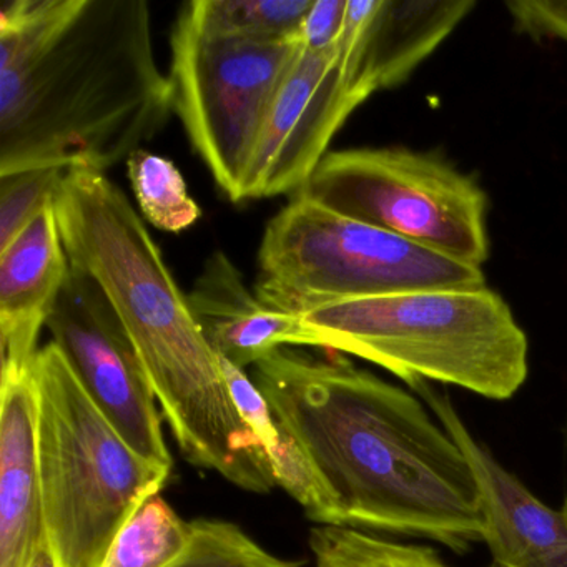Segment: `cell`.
<instances>
[{
  "label": "cell",
  "instance_id": "6da1fadb",
  "mask_svg": "<svg viewBox=\"0 0 567 567\" xmlns=\"http://www.w3.org/2000/svg\"><path fill=\"white\" fill-rule=\"evenodd\" d=\"M254 368L313 471L317 524L427 537L456 554L483 540L473 467L414 394L333 351L280 348Z\"/></svg>",
  "mask_w": 567,
  "mask_h": 567
},
{
  "label": "cell",
  "instance_id": "7a4b0ae2",
  "mask_svg": "<svg viewBox=\"0 0 567 567\" xmlns=\"http://www.w3.org/2000/svg\"><path fill=\"white\" fill-rule=\"evenodd\" d=\"M174 112L145 0H8L0 8V177L104 174Z\"/></svg>",
  "mask_w": 567,
  "mask_h": 567
},
{
  "label": "cell",
  "instance_id": "3957f363",
  "mask_svg": "<svg viewBox=\"0 0 567 567\" xmlns=\"http://www.w3.org/2000/svg\"><path fill=\"white\" fill-rule=\"evenodd\" d=\"M54 212L69 261L111 301L185 460L270 493L267 451L235 410L188 295L124 190L101 172L68 171Z\"/></svg>",
  "mask_w": 567,
  "mask_h": 567
},
{
  "label": "cell",
  "instance_id": "277c9868",
  "mask_svg": "<svg viewBox=\"0 0 567 567\" xmlns=\"http://www.w3.org/2000/svg\"><path fill=\"white\" fill-rule=\"evenodd\" d=\"M298 317L320 350L370 361L406 384H453L509 400L529 371L526 333L487 285L337 301Z\"/></svg>",
  "mask_w": 567,
  "mask_h": 567
},
{
  "label": "cell",
  "instance_id": "5b68a950",
  "mask_svg": "<svg viewBox=\"0 0 567 567\" xmlns=\"http://www.w3.org/2000/svg\"><path fill=\"white\" fill-rule=\"evenodd\" d=\"M38 457L45 540L59 567H101L171 471L135 453L89 398L54 341L39 350Z\"/></svg>",
  "mask_w": 567,
  "mask_h": 567
},
{
  "label": "cell",
  "instance_id": "8992f818",
  "mask_svg": "<svg viewBox=\"0 0 567 567\" xmlns=\"http://www.w3.org/2000/svg\"><path fill=\"white\" fill-rule=\"evenodd\" d=\"M483 285V268L293 195L265 227L255 293L274 310L301 315L337 301Z\"/></svg>",
  "mask_w": 567,
  "mask_h": 567
},
{
  "label": "cell",
  "instance_id": "52a82bcc",
  "mask_svg": "<svg viewBox=\"0 0 567 567\" xmlns=\"http://www.w3.org/2000/svg\"><path fill=\"white\" fill-rule=\"evenodd\" d=\"M295 195L460 264L483 268L489 258L486 194L436 154L330 152Z\"/></svg>",
  "mask_w": 567,
  "mask_h": 567
},
{
  "label": "cell",
  "instance_id": "ba28073f",
  "mask_svg": "<svg viewBox=\"0 0 567 567\" xmlns=\"http://www.w3.org/2000/svg\"><path fill=\"white\" fill-rule=\"evenodd\" d=\"M300 41L260 42L218 34L190 2L171 35L174 112L228 200L240 204L245 175Z\"/></svg>",
  "mask_w": 567,
  "mask_h": 567
},
{
  "label": "cell",
  "instance_id": "9c48e42d",
  "mask_svg": "<svg viewBox=\"0 0 567 567\" xmlns=\"http://www.w3.org/2000/svg\"><path fill=\"white\" fill-rule=\"evenodd\" d=\"M48 330L85 393L128 446L172 470L158 401L141 358L111 301L81 268L71 265Z\"/></svg>",
  "mask_w": 567,
  "mask_h": 567
},
{
  "label": "cell",
  "instance_id": "30bf717a",
  "mask_svg": "<svg viewBox=\"0 0 567 567\" xmlns=\"http://www.w3.org/2000/svg\"><path fill=\"white\" fill-rule=\"evenodd\" d=\"M363 102L348 85L338 49L313 54L301 48L268 112L241 202L300 192Z\"/></svg>",
  "mask_w": 567,
  "mask_h": 567
},
{
  "label": "cell",
  "instance_id": "8fae6325",
  "mask_svg": "<svg viewBox=\"0 0 567 567\" xmlns=\"http://www.w3.org/2000/svg\"><path fill=\"white\" fill-rule=\"evenodd\" d=\"M408 386L430 406L473 467L489 567H567V499L560 509L546 506L477 443L447 394L426 381Z\"/></svg>",
  "mask_w": 567,
  "mask_h": 567
},
{
  "label": "cell",
  "instance_id": "7c38bea8",
  "mask_svg": "<svg viewBox=\"0 0 567 567\" xmlns=\"http://www.w3.org/2000/svg\"><path fill=\"white\" fill-rule=\"evenodd\" d=\"M474 8V0H348L338 52L351 91L367 101L406 82Z\"/></svg>",
  "mask_w": 567,
  "mask_h": 567
},
{
  "label": "cell",
  "instance_id": "4fadbf2b",
  "mask_svg": "<svg viewBox=\"0 0 567 567\" xmlns=\"http://www.w3.org/2000/svg\"><path fill=\"white\" fill-rule=\"evenodd\" d=\"M71 261L54 204L0 251V351L2 370H29L38 357Z\"/></svg>",
  "mask_w": 567,
  "mask_h": 567
},
{
  "label": "cell",
  "instance_id": "5bb4252c",
  "mask_svg": "<svg viewBox=\"0 0 567 567\" xmlns=\"http://www.w3.org/2000/svg\"><path fill=\"white\" fill-rule=\"evenodd\" d=\"M44 543L34 373L32 368L2 370L0 567H29Z\"/></svg>",
  "mask_w": 567,
  "mask_h": 567
},
{
  "label": "cell",
  "instance_id": "9a60e30c",
  "mask_svg": "<svg viewBox=\"0 0 567 567\" xmlns=\"http://www.w3.org/2000/svg\"><path fill=\"white\" fill-rule=\"evenodd\" d=\"M187 295L215 353L237 367H255L280 348H317L315 334L303 320L267 307L224 251L207 258Z\"/></svg>",
  "mask_w": 567,
  "mask_h": 567
},
{
  "label": "cell",
  "instance_id": "2e32d148",
  "mask_svg": "<svg viewBox=\"0 0 567 567\" xmlns=\"http://www.w3.org/2000/svg\"><path fill=\"white\" fill-rule=\"evenodd\" d=\"M190 534L192 523L155 494L122 527L101 567H168L184 553Z\"/></svg>",
  "mask_w": 567,
  "mask_h": 567
},
{
  "label": "cell",
  "instance_id": "e0dca14e",
  "mask_svg": "<svg viewBox=\"0 0 567 567\" xmlns=\"http://www.w3.org/2000/svg\"><path fill=\"white\" fill-rule=\"evenodd\" d=\"M205 28L260 42L300 41L313 0H194Z\"/></svg>",
  "mask_w": 567,
  "mask_h": 567
},
{
  "label": "cell",
  "instance_id": "ac0fdd59",
  "mask_svg": "<svg viewBox=\"0 0 567 567\" xmlns=\"http://www.w3.org/2000/svg\"><path fill=\"white\" fill-rule=\"evenodd\" d=\"M127 175L138 208L152 227L181 234L202 217L184 175L168 158L138 148L128 157Z\"/></svg>",
  "mask_w": 567,
  "mask_h": 567
},
{
  "label": "cell",
  "instance_id": "d6986e66",
  "mask_svg": "<svg viewBox=\"0 0 567 567\" xmlns=\"http://www.w3.org/2000/svg\"><path fill=\"white\" fill-rule=\"evenodd\" d=\"M315 567H447L430 547L381 539L347 526L310 530Z\"/></svg>",
  "mask_w": 567,
  "mask_h": 567
},
{
  "label": "cell",
  "instance_id": "ffe728a7",
  "mask_svg": "<svg viewBox=\"0 0 567 567\" xmlns=\"http://www.w3.org/2000/svg\"><path fill=\"white\" fill-rule=\"evenodd\" d=\"M168 567H301V563L268 553L237 524L195 519L187 547Z\"/></svg>",
  "mask_w": 567,
  "mask_h": 567
},
{
  "label": "cell",
  "instance_id": "44dd1931",
  "mask_svg": "<svg viewBox=\"0 0 567 567\" xmlns=\"http://www.w3.org/2000/svg\"><path fill=\"white\" fill-rule=\"evenodd\" d=\"M62 168H39L0 177V251L6 250L32 221L54 204Z\"/></svg>",
  "mask_w": 567,
  "mask_h": 567
},
{
  "label": "cell",
  "instance_id": "7402d4cb",
  "mask_svg": "<svg viewBox=\"0 0 567 567\" xmlns=\"http://www.w3.org/2000/svg\"><path fill=\"white\" fill-rule=\"evenodd\" d=\"M218 363L235 410L251 433L261 441L267 454L270 453L280 443V430L270 403L257 383L245 373L244 368L237 367L221 354H218Z\"/></svg>",
  "mask_w": 567,
  "mask_h": 567
},
{
  "label": "cell",
  "instance_id": "603a6c76",
  "mask_svg": "<svg viewBox=\"0 0 567 567\" xmlns=\"http://www.w3.org/2000/svg\"><path fill=\"white\" fill-rule=\"evenodd\" d=\"M268 460L277 486L287 491L303 507L305 514L317 523L321 506L320 489L300 447L280 431V443L268 453Z\"/></svg>",
  "mask_w": 567,
  "mask_h": 567
},
{
  "label": "cell",
  "instance_id": "cb8c5ba5",
  "mask_svg": "<svg viewBox=\"0 0 567 567\" xmlns=\"http://www.w3.org/2000/svg\"><path fill=\"white\" fill-rule=\"evenodd\" d=\"M506 9L520 34L567 42V0H509Z\"/></svg>",
  "mask_w": 567,
  "mask_h": 567
},
{
  "label": "cell",
  "instance_id": "d4e9b609",
  "mask_svg": "<svg viewBox=\"0 0 567 567\" xmlns=\"http://www.w3.org/2000/svg\"><path fill=\"white\" fill-rule=\"evenodd\" d=\"M348 0H313L300 32L301 48L313 54L338 49L347 21Z\"/></svg>",
  "mask_w": 567,
  "mask_h": 567
},
{
  "label": "cell",
  "instance_id": "484cf974",
  "mask_svg": "<svg viewBox=\"0 0 567 567\" xmlns=\"http://www.w3.org/2000/svg\"><path fill=\"white\" fill-rule=\"evenodd\" d=\"M29 567H59L58 560H55L48 540L39 547V550L35 553L34 559L29 564Z\"/></svg>",
  "mask_w": 567,
  "mask_h": 567
}]
</instances>
